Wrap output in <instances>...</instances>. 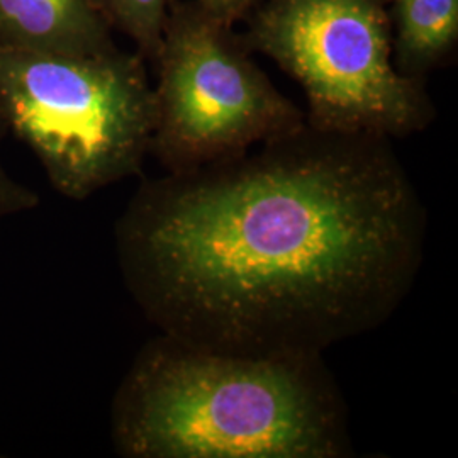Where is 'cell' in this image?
<instances>
[{"instance_id": "obj_4", "label": "cell", "mask_w": 458, "mask_h": 458, "mask_svg": "<svg viewBox=\"0 0 458 458\" xmlns=\"http://www.w3.org/2000/svg\"><path fill=\"white\" fill-rule=\"evenodd\" d=\"M391 0H263L243 34L301 85L323 131L406 138L437 111L425 82L394 64Z\"/></svg>"}, {"instance_id": "obj_2", "label": "cell", "mask_w": 458, "mask_h": 458, "mask_svg": "<svg viewBox=\"0 0 458 458\" xmlns=\"http://www.w3.org/2000/svg\"><path fill=\"white\" fill-rule=\"evenodd\" d=\"M111 438L126 458H346L348 412L321 357L214 352L166 335L121 380Z\"/></svg>"}, {"instance_id": "obj_5", "label": "cell", "mask_w": 458, "mask_h": 458, "mask_svg": "<svg viewBox=\"0 0 458 458\" xmlns=\"http://www.w3.org/2000/svg\"><path fill=\"white\" fill-rule=\"evenodd\" d=\"M233 24L200 2H172L157 66L149 155L170 174L238 157L306 124Z\"/></svg>"}, {"instance_id": "obj_1", "label": "cell", "mask_w": 458, "mask_h": 458, "mask_svg": "<svg viewBox=\"0 0 458 458\" xmlns=\"http://www.w3.org/2000/svg\"><path fill=\"white\" fill-rule=\"evenodd\" d=\"M426 208L393 140L311 124L145 181L117 263L158 331L214 352L321 357L386 323L425 260Z\"/></svg>"}, {"instance_id": "obj_9", "label": "cell", "mask_w": 458, "mask_h": 458, "mask_svg": "<svg viewBox=\"0 0 458 458\" xmlns=\"http://www.w3.org/2000/svg\"><path fill=\"white\" fill-rule=\"evenodd\" d=\"M9 132L4 115L0 113V147ZM39 204L38 192L13 179L0 162V221L11 216L33 211Z\"/></svg>"}, {"instance_id": "obj_8", "label": "cell", "mask_w": 458, "mask_h": 458, "mask_svg": "<svg viewBox=\"0 0 458 458\" xmlns=\"http://www.w3.org/2000/svg\"><path fill=\"white\" fill-rule=\"evenodd\" d=\"M106 21L131 38L138 53L153 64L168 16L170 0H94Z\"/></svg>"}, {"instance_id": "obj_6", "label": "cell", "mask_w": 458, "mask_h": 458, "mask_svg": "<svg viewBox=\"0 0 458 458\" xmlns=\"http://www.w3.org/2000/svg\"><path fill=\"white\" fill-rule=\"evenodd\" d=\"M94 0H0V47L96 51L115 45Z\"/></svg>"}, {"instance_id": "obj_10", "label": "cell", "mask_w": 458, "mask_h": 458, "mask_svg": "<svg viewBox=\"0 0 458 458\" xmlns=\"http://www.w3.org/2000/svg\"><path fill=\"white\" fill-rule=\"evenodd\" d=\"M214 16L233 24L243 17L257 5L259 0H197Z\"/></svg>"}, {"instance_id": "obj_3", "label": "cell", "mask_w": 458, "mask_h": 458, "mask_svg": "<svg viewBox=\"0 0 458 458\" xmlns=\"http://www.w3.org/2000/svg\"><path fill=\"white\" fill-rule=\"evenodd\" d=\"M145 58L117 48L0 47V113L72 200L141 174L155 128Z\"/></svg>"}, {"instance_id": "obj_7", "label": "cell", "mask_w": 458, "mask_h": 458, "mask_svg": "<svg viewBox=\"0 0 458 458\" xmlns=\"http://www.w3.org/2000/svg\"><path fill=\"white\" fill-rule=\"evenodd\" d=\"M394 64L423 81L442 65L458 39V0H391Z\"/></svg>"}]
</instances>
